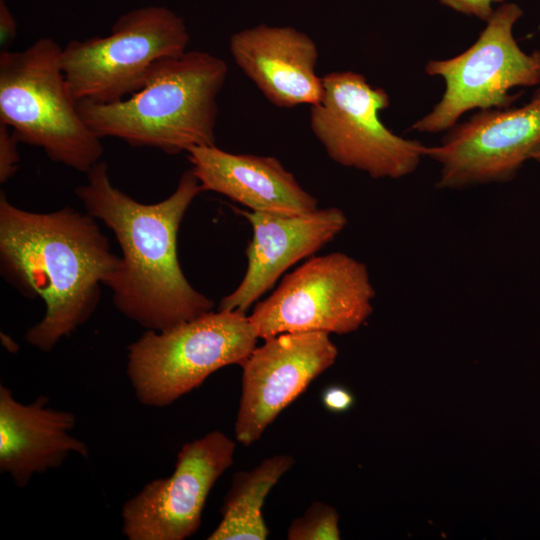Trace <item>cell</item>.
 Masks as SVG:
<instances>
[{
	"instance_id": "obj_1",
	"label": "cell",
	"mask_w": 540,
	"mask_h": 540,
	"mask_svg": "<svg viewBox=\"0 0 540 540\" xmlns=\"http://www.w3.org/2000/svg\"><path fill=\"white\" fill-rule=\"evenodd\" d=\"M75 193L87 213L114 233L122 251L118 268L104 285L115 307L146 328L163 331L211 311L214 302L186 279L178 260L177 236L182 219L201 185L185 171L166 199L144 204L115 187L108 165L99 161Z\"/></svg>"
},
{
	"instance_id": "obj_2",
	"label": "cell",
	"mask_w": 540,
	"mask_h": 540,
	"mask_svg": "<svg viewBox=\"0 0 540 540\" xmlns=\"http://www.w3.org/2000/svg\"><path fill=\"white\" fill-rule=\"evenodd\" d=\"M120 261L88 213L25 211L1 192V272L25 296L45 303L43 318L25 336L33 347L48 352L83 325Z\"/></svg>"
},
{
	"instance_id": "obj_3",
	"label": "cell",
	"mask_w": 540,
	"mask_h": 540,
	"mask_svg": "<svg viewBox=\"0 0 540 540\" xmlns=\"http://www.w3.org/2000/svg\"><path fill=\"white\" fill-rule=\"evenodd\" d=\"M228 74L225 61L205 51H185L151 68L143 86L112 103L76 102L88 128L133 147L170 155L215 145L217 98Z\"/></svg>"
},
{
	"instance_id": "obj_4",
	"label": "cell",
	"mask_w": 540,
	"mask_h": 540,
	"mask_svg": "<svg viewBox=\"0 0 540 540\" xmlns=\"http://www.w3.org/2000/svg\"><path fill=\"white\" fill-rule=\"evenodd\" d=\"M60 45L43 37L21 51L0 53V122L19 142L54 162L87 173L103 145L80 117L61 68Z\"/></svg>"
},
{
	"instance_id": "obj_5",
	"label": "cell",
	"mask_w": 540,
	"mask_h": 540,
	"mask_svg": "<svg viewBox=\"0 0 540 540\" xmlns=\"http://www.w3.org/2000/svg\"><path fill=\"white\" fill-rule=\"evenodd\" d=\"M258 339L245 312L211 310L163 331L144 332L127 348V375L141 404L166 407L218 369L241 366Z\"/></svg>"
},
{
	"instance_id": "obj_6",
	"label": "cell",
	"mask_w": 540,
	"mask_h": 540,
	"mask_svg": "<svg viewBox=\"0 0 540 540\" xmlns=\"http://www.w3.org/2000/svg\"><path fill=\"white\" fill-rule=\"evenodd\" d=\"M516 3L498 5L475 42L454 57L431 59L425 65L430 77H440V100L411 129L420 133L447 132L472 110L511 107L518 98L512 91L540 84V51L526 52L514 36L523 17Z\"/></svg>"
},
{
	"instance_id": "obj_7",
	"label": "cell",
	"mask_w": 540,
	"mask_h": 540,
	"mask_svg": "<svg viewBox=\"0 0 540 540\" xmlns=\"http://www.w3.org/2000/svg\"><path fill=\"white\" fill-rule=\"evenodd\" d=\"M184 20L163 6L122 14L107 36L68 42L61 68L75 102L112 103L134 94L153 65L187 51Z\"/></svg>"
},
{
	"instance_id": "obj_8",
	"label": "cell",
	"mask_w": 540,
	"mask_h": 540,
	"mask_svg": "<svg viewBox=\"0 0 540 540\" xmlns=\"http://www.w3.org/2000/svg\"><path fill=\"white\" fill-rule=\"evenodd\" d=\"M321 100L310 106V128L331 160L372 178L399 179L413 173L427 146L390 130L380 113L390 105L388 93L353 71L322 77Z\"/></svg>"
},
{
	"instance_id": "obj_9",
	"label": "cell",
	"mask_w": 540,
	"mask_h": 540,
	"mask_svg": "<svg viewBox=\"0 0 540 540\" xmlns=\"http://www.w3.org/2000/svg\"><path fill=\"white\" fill-rule=\"evenodd\" d=\"M375 290L364 263L332 252L311 257L256 303L250 322L258 338L290 332L348 334L373 312Z\"/></svg>"
},
{
	"instance_id": "obj_10",
	"label": "cell",
	"mask_w": 540,
	"mask_h": 540,
	"mask_svg": "<svg viewBox=\"0 0 540 540\" xmlns=\"http://www.w3.org/2000/svg\"><path fill=\"white\" fill-rule=\"evenodd\" d=\"M540 145V87L520 107L478 111L427 146L440 165L438 189L511 181Z\"/></svg>"
},
{
	"instance_id": "obj_11",
	"label": "cell",
	"mask_w": 540,
	"mask_h": 540,
	"mask_svg": "<svg viewBox=\"0 0 540 540\" xmlns=\"http://www.w3.org/2000/svg\"><path fill=\"white\" fill-rule=\"evenodd\" d=\"M235 443L214 430L185 443L173 473L152 480L122 507V532L129 540H184L199 529L207 497L232 466Z\"/></svg>"
},
{
	"instance_id": "obj_12",
	"label": "cell",
	"mask_w": 540,
	"mask_h": 540,
	"mask_svg": "<svg viewBox=\"0 0 540 540\" xmlns=\"http://www.w3.org/2000/svg\"><path fill=\"white\" fill-rule=\"evenodd\" d=\"M338 349L322 331L282 333L255 347L242 367L236 440L249 446L310 383L331 367Z\"/></svg>"
},
{
	"instance_id": "obj_13",
	"label": "cell",
	"mask_w": 540,
	"mask_h": 540,
	"mask_svg": "<svg viewBox=\"0 0 540 540\" xmlns=\"http://www.w3.org/2000/svg\"><path fill=\"white\" fill-rule=\"evenodd\" d=\"M234 211L252 227V238L246 249L248 265L240 284L221 299L218 309L245 313L286 270L322 249L348 222L344 212L336 207L297 215L240 208Z\"/></svg>"
},
{
	"instance_id": "obj_14",
	"label": "cell",
	"mask_w": 540,
	"mask_h": 540,
	"mask_svg": "<svg viewBox=\"0 0 540 540\" xmlns=\"http://www.w3.org/2000/svg\"><path fill=\"white\" fill-rule=\"evenodd\" d=\"M229 49L238 67L276 107L312 106L321 100L322 77L315 71L318 49L307 34L260 24L233 34Z\"/></svg>"
},
{
	"instance_id": "obj_15",
	"label": "cell",
	"mask_w": 540,
	"mask_h": 540,
	"mask_svg": "<svg viewBox=\"0 0 540 540\" xmlns=\"http://www.w3.org/2000/svg\"><path fill=\"white\" fill-rule=\"evenodd\" d=\"M187 154L203 191L222 194L250 211L297 215L318 209V200L275 157L234 154L216 145Z\"/></svg>"
},
{
	"instance_id": "obj_16",
	"label": "cell",
	"mask_w": 540,
	"mask_h": 540,
	"mask_svg": "<svg viewBox=\"0 0 540 540\" xmlns=\"http://www.w3.org/2000/svg\"><path fill=\"white\" fill-rule=\"evenodd\" d=\"M45 395L32 403L18 402L0 385V471L19 488L33 475L62 466L71 453L87 458L88 446L70 434L76 416L47 406Z\"/></svg>"
},
{
	"instance_id": "obj_17",
	"label": "cell",
	"mask_w": 540,
	"mask_h": 540,
	"mask_svg": "<svg viewBox=\"0 0 540 540\" xmlns=\"http://www.w3.org/2000/svg\"><path fill=\"white\" fill-rule=\"evenodd\" d=\"M293 465L292 456L274 455L250 471L236 473L224 499L222 519L207 539L265 540L269 530L262 514L264 501Z\"/></svg>"
},
{
	"instance_id": "obj_18",
	"label": "cell",
	"mask_w": 540,
	"mask_h": 540,
	"mask_svg": "<svg viewBox=\"0 0 540 540\" xmlns=\"http://www.w3.org/2000/svg\"><path fill=\"white\" fill-rule=\"evenodd\" d=\"M339 515L326 503L314 502L301 517L288 527L289 540H339Z\"/></svg>"
},
{
	"instance_id": "obj_19",
	"label": "cell",
	"mask_w": 540,
	"mask_h": 540,
	"mask_svg": "<svg viewBox=\"0 0 540 540\" xmlns=\"http://www.w3.org/2000/svg\"><path fill=\"white\" fill-rule=\"evenodd\" d=\"M18 143L19 140L11 128L0 122V182L2 184L13 177L19 168Z\"/></svg>"
},
{
	"instance_id": "obj_20",
	"label": "cell",
	"mask_w": 540,
	"mask_h": 540,
	"mask_svg": "<svg viewBox=\"0 0 540 540\" xmlns=\"http://www.w3.org/2000/svg\"><path fill=\"white\" fill-rule=\"evenodd\" d=\"M438 3L454 12L474 17L486 22L493 14L494 5L508 0H437Z\"/></svg>"
},
{
	"instance_id": "obj_21",
	"label": "cell",
	"mask_w": 540,
	"mask_h": 540,
	"mask_svg": "<svg viewBox=\"0 0 540 540\" xmlns=\"http://www.w3.org/2000/svg\"><path fill=\"white\" fill-rule=\"evenodd\" d=\"M322 402L327 410L341 413L349 410L353 406L355 397L352 392L345 387L330 386L324 390Z\"/></svg>"
},
{
	"instance_id": "obj_22",
	"label": "cell",
	"mask_w": 540,
	"mask_h": 540,
	"mask_svg": "<svg viewBox=\"0 0 540 540\" xmlns=\"http://www.w3.org/2000/svg\"><path fill=\"white\" fill-rule=\"evenodd\" d=\"M17 36V23L5 0H0V46L8 50Z\"/></svg>"
},
{
	"instance_id": "obj_23",
	"label": "cell",
	"mask_w": 540,
	"mask_h": 540,
	"mask_svg": "<svg viewBox=\"0 0 540 540\" xmlns=\"http://www.w3.org/2000/svg\"><path fill=\"white\" fill-rule=\"evenodd\" d=\"M530 160H533L540 165V145L533 151Z\"/></svg>"
}]
</instances>
